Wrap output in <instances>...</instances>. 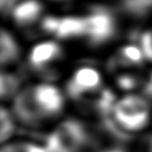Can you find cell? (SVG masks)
I'll return each instance as SVG.
<instances>
[{
    "label": "cell",
    "instance_id": "obj_1",
    "mask_svg": "<svg viewBox=\"0 0 152 152\" xmlns=\"http://www.w3.org/2000/svg\"><path fill=\"white\" fill-rule=\"evenodd\" d=\"M20 128L49 132L70 110L62 84L34 80L21 87L8 104Z\"/></svg>",
    "mask_w": 152,
    "mask_h": 152
},
{
    "label": "cell",
    "instance_id": "obj_2",
    "mask_svg": "<svg viewBox=\"0 0 152 152\" xmlns=\"http://www.w3.org/2000/svg\"><path fill=\"white\" fill-rule=\"evenodd\" d=\"M69 108L75 115L87 121L108 120L118 96L109 84L104 71L93 66L71 70L62 83Z\"/></svg>",
    "mask_w": 152,
    "mask_h": 152
},
{
    "label": "cell",
    "instance_id": "obj_3",
    "mask_svg": "<svg viewBox=\"0 0 152 152\" xmlns=\"http://www.w3.org/2000/svg\"><path fill=\"white\" fill-rule=\"evenodd\" d=\"M107 121L125 135L140 137L152 127V103L142 91L118 94Z\"/></svg>",
    "mask_w": 152,
    "mask_h": 152
},
{
    "label": "cell",
    "instance_id": "obj_4",
    "mask_svg": "<svg viewBox=\"0 0 152 152\" xmlns=\"http://www.w3.org/2000/svg\"><path fill=\"white\" fill-rule=\"evenodd\" d=\"M89 122L76 115L66 116L46 133L44 144L50 152H89L94 146Z\"/></svg>",
    "mask_w": 152,
    "mask_h": 152
},
{
    "label": "cell",
    "instance_id": "obj_5",
    "mask_svg": "<svg viewBox=\"0 0 152 152\" xmlns=\"http://www.w3.org/2000/svg\"><path fill=\"white\" fill-rule=\"evenodd\" d=\"M28 66L36 75V80L57 82L65 77L63 74V57L56 44L43 43L37 45L28 55Z\"/></svg>",
    "mask_w": 152,
    "mask_h": 152
},
{
    "label": "cell",
    "instance_id": "obj_6",
    "mask_svg": "<svg viewBox=\"0 0 152 152\" xmlns=\"http://www.w3.org/2000/svg\"><path fill=\"white\" fill-rule=\"evenodd\" d=\"M19 124L8 104H2L0 108V144H6L17 138Z\"/></svg>",
    "mask_w": 152,
    "mask_h": 152
},
{
    "label": "cell",
    "instance_id": "obj_7",
    "mask_svg": "<svg viewBox=\"0 0 152 152\" xmlns=\"http://www.w3.org/2000/svg\"><path fill=\"white\" fill-rule=\"evenodd\" d=\"M0 152H50L46 145L34 139L14 138L13 140L2 144Z\"/></svg>",
    "mask_w": 152,
    "mask_h": 152
},
{
    "label": "cell",
    "instance_id": "obj_8",
    "mask_svg": "<svg viewBox=\"0 0 152 152\" xmlns=\"http://www.w3.org/2000/svg\"><path fill=\"white\" fill-rule=\"evenodd\" d=\"M24 84L18 81V78L12 75L7 70H2L1 75V89H0V96H1V103L2 104H10L11 101L15 97V95L19 93Z\"/></svg>",
    "mask_w": 152,
    "mask_h": 152
},
{
    "label": "cell",
    "instance_id": "obj_9",
    "mask_svg": "<svg viewBox=\"0 0 152 152\" xmlns=\"http://www.w3.org/2000/svg\"><path fill=\"white\" fill-rule=\"evenodd\" d=\"M137 152H152V128L140 135V141L137 146Z\"/></svg>",
    "mask_w": 152,
    "mask_h": 152
},
{
    "label": "cell",
    "instance_id": "obj_10",
    "mask_svg": "<svg viewBox=\"0 0 152 152\" xmlns=\"http://www.w3.org/2000/svg\"><path fill=\"white\" fill-rule=\"evenodd\" d=\"M141 91L146 95V97H147V99L151 101V103H152V71L148 72L147 78H146V81H145V84H144Z\"/></svg>",
    "mask_w": 152,
    "mask_h": 152
}]
</instances>
